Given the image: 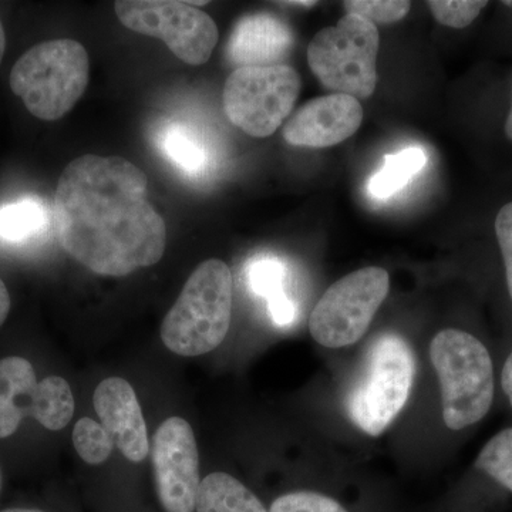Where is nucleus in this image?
<instances>
[{"label":"nucleus","instance_id":"f257e3e1","mask_svg":"<svg viewBox=\"0 0 512 512\" xmlns=\"http://www.w3.org/2000/svg\"><path fill=\"white\" fill-rule=\"evenodd\" d=\"M53 218L64 251L97 275L156 265L167 247V225L150 202L147 175L123 157L86 154L67 164Z\"/></svg>","mask_w":512,"mask_h":512},{"label":"nucleus","instance_id":"f03ea898","mask_svg":"<svg viewBox=\"0 0 512 512\" xmlns=\"http://www.w3.org/2000/svg\"><path fill=\"white\" fill-rule=\"evenodd\" d=\"M439 377L441 414L447 429L461 431L481 423L493 409L497 379L487 345L467 330H440L430 345Z\"/></svg>","mask_w":512,"mask_h":512},{"label":"nucleus","instance_id":"7ed1b4c3","mask_svg":"<svg viewBox=\"0 0 512 512\" xmlns=\"http://www.w3.org/2000/svg\"><path fill=\"white\" fill-rule=\"evenodd\" d=\"M232 286L231 269L221 259L198 265L161 325L165 348L187 357L217 349L231 325Z\"/></svg>","mask_w":512,"mask_h":512},{"label":"nucleus","instance_id":"20e7f679","mask_svg":"<svg viewBox=\"0 0 512 512\" xmlns=\"http://www.w3.org/2000/svg\"><path fill=\"white\" fill-rule=\"evenodd\" d=\"M90 80L86 47L55 39L29 49L10 72V89L36 119L56 121L82 99Z\"/></svg>","mask_w":512,"mask_h":512},{"label":"nucleus","instance_id":"39448f33","mask_svg":"<svg viewBox=\"0 0 512 512\" xmlns=\"http://www.w3.org/2000/svg\"><path fill=\"white\" fill-rule=\"evenodd\" d=\"M414 375L416 359L406 339L396 333L379 336L346 396L350 421L367 436H382L409 402Z\"/></svg>","mask_w":512,"mask_h":512},{"label":"nucleus","instance_id":"423d86ee","mask_svg":"<svg viewBox=\"0 0 512 512\" xmlns=\"http://www.w3.org/2000/svg\"><path fill=\"white\" fill-rule=\"evenodd\" d=\"M380 35L376 25L346 15L316 33L308 46V64L316 79L333 93L369 99L376 92Z\"/></svg>","mask_w":512,"mask_h":512},{"label":"nucleus","instance_id":"0eeeda50","mask_svg":"<svg viewBox=\"0 0 512 512\" xmlns=\"http://www.w3.org/2000/svg\"><path fill=\"white\" fill-rule=\"evenodd\" d=\"M301 86V77L288 64L239 67L225 82V114L248 136H272L292 113Z\"/></svg>","mask_w":512,"mask_h":512},{"label":"nucleus","instance_id":"6e6552de","mask_svg":"<svg viewBox=\"0 0 512 512\" xmlns=\"http://www.w3.org/2000/svg\"><path fill=\"white\" fill-rule=\"evenodd\" d=\"M390 278L379 266L357 269L335 282L309 318L312 338L329 349L359 342L389 295Z\"/></svg>","mask_w":512,"mask_h":512},{"label":"nucleus","instance_id":"1a4fd4ad","mask_svg":"<svg viewBox=\"0 0 512 512\" xmlns=\"http://www.w3.org/2000/svg\"><path fill=\"white\" fill-rule=\"evenodd\" d=\"M114 12L124 28L163 40L177 59L191 66L207 63L220 37L214 19L188 2L117 0Z\"/></svg>","mask_w":512,"mask_h":512},{"label":"nucleus","instance_id":"9d476101","mask_svg":"<svg viewBox=\"0 0 512 512\" xmlns=\"http://www.w3.org/2000/svg\"><path fill=\"white\" fill-rule=\"evenodd\" d=\"M154 476L158 500L165 512H192L200 490V456L187 420L170 417L154 434Z\"/></svg>","mask_w":512,"mask_h":512},{"label":"nucleus","instance_id":"9b49d317","mask_svg":"<svg viewBox=\"0 0 512 512\" xmlns=\"http://www.w3.org/2000/svg\"><path fill=\"white\" fill-rule=\"evenodd\" d=\"M365 117L362 104L348 94L332 93L303 104L285 124L282 136L295 147L338 146L359 130Z\"/></svg>","mask_w":512,"mask_h":512},{"label":"nucleus","instance_id":"f8f14e48","mask_svg":"<svg viewBox=\"0 0 512 512\" xmlns=\"http://www.w3.org/2000/svg\"><path fill=\"white\" fill-rule=\"evenodd\" d=\"M93 404L101 426L121 454L131 463L146 460L150 451L147 424L133 386L120 377L103 380L94 392Z\"/></svg>","mask_w":512,"mask_h":512},{"label":"nucleus","instance_id":"ddd939ff","mask_svg":"<svg viewBox=\"0 0 512 512\" xmlns=\"http://www.w3.org/2000/svg\"><path fill=\"white\" fill-rule=\"evenodd\" d=\"M295 37L291 28L271 13H254L239 19L227 45L232 66L262 67L282 64L291 52Z\"/></svg>","mask_w":512,"mask_h":512},{"label":"nucleus","instance_id":"4468645a","mask_svg":"<svg viewBox=\"0 0 512 512\" xmlns=\"http://www.w3.org/2000/svg\"><path fill=\"white\" fill-rule=\"evenodd\" d=\"M37 384L29 360L18 356L0 360V439L12 436L23 417L32 414Z\"/></svg>","mask_w":512,"mask_h":512},{"label":"nucleus","instance_id":"2eb2a0df","mask_svg":"<svg viewBox=\"0 0 512 512\" xmlns=\"http://www.w3.org/2000/svg\"><path fill=\"white\" fill-rule=\"evenodd\" d=\"M197 512H269L259 498L237 478L212 473L201 481Z\"/></svg>","mask_w":512,"mask_h":512},{"label":"nucleus","instance_id":"dca6fc26","mask_svg":"<svg viewBox=\"0 0 512 512\" xmlns=\"http://www.w3.org/2000/svg\"><path fill=\"white\" fill-rule=\"evenodd\" d=\"M74 414V397L69 383L59 376H49L37 384L32 416L47 430L59 431Z\"/></svg>","mask_w":512,"mask_h":512},{"label":"nucleus","instance_id":"f3484780","mask_svg":"<svg viewBox=\"0 0 512 512\" xmlns=\"http://www.w3.org/2000/svg\"><path fill=\"white\" fill-rule=\"evenodd\" d=\"M427 163L426 154L419 147L404 148L384 158L382 170L369 181V192L377 200H386L402 191Z\"/></svg>","mask_w":512,"mask_h":512},{"label":"nucleus","instance_id":"a211bd4d","mask_svg":"<svg viewBox=\"0 0 512 512\" xmlns=\"http://www.w3.org/2000/svg\"><path fill=\"white\" fill-rule=\"evenodd\" d=\"M46 208L36 198L15 202L0 208V238L23 241L45 228Z\"/></svg>","mask_w":512,"mask_h":512},{"label":"nucleus","instance_id":"6ab92c4d","mask_svg":"<svg viewBox=\"0 0 512 512\" xmlns=\"http://www.w3.org/2000/svg\"><path fill=\"white\" fill-rule=\"evenodd\" d=\"M476 468L512 494V427L498 431L485 443L478 454Z\"/></svg>","mask_w":512,"mask_h":512},{"label":"nucleus","instance_id":"aec40b11","mask_svg":"<svg viewBox=\"0 0 512 512\" xmlns=\"http://www.w3.org/2000/svg\"><path fill=\"white\" fill-rule=\"evenodd\" d=\"M163 148L168 158L185 173L195 174L207 163V153L192 131L180 126H171L165 131Z\"/></svg>","mask_w":512,"mask_h":512},{"label":"nucleus","instance_id":"412c9836","mask_svg":"<svg viewBox=\"0 0 512 512\" xmlns=\"http://www.w3.org/2000/svg\"><path fill=\"white\" fill-rule=\"evenodd\" d=\"M73 444L83 461L99 466L110 457L114 443L101 424L90 417H83L74 426Z\"/></svg>","mask_w":512,"mask_h":512},{"label":"nucleus","instance_id":"4be33fe9","mask_svg":"<svg viewBox=\"0 0 512 512\" xmlns=\"http://www.w3.org/2000/svg\"><path fill=\"white\" fill-rule=\"evenodd\" d=\"M412 3L407 0H346L343 9L348 15L360 16L373 25H392L406 18Z\"/></svg>","mask_w":512,"mask_h":512},{"label":"nucleus","instance_id":"5701e85b","mask_svg":"<svg viewBox=\"0 0 512 512\" xmlns=\"http://www.w3.org/2000/svg\"><path fill=\"white\" fill-rule=\"evenodd\" d=\"M434 19L447 28L464 29L480 15L488 2L481 0H430L427 2Z\"/></svg>","mask_w":512,"mask_h":512},{"label":"nucleus","instance_id":"b1692460","mask_svg":"<svg viewBox=\"0 0 512 512\" xmlns=\"http://www.w3.org/2000/svg\"><path fill=\"white\" fill-rule=\"evenodd\" d=\"M285 266L275 258H258L252 262L248 269V282L252 291L259 296H265L271 301L275 296L282 295L284 291Z\"/></svg>","mask_w":512,"mask_h":512},{"label":"nucleus","instance_id":"393cba45","mask_svg":"<svg viewBox=\"0 0 512 512\" xmlns=\"http://www.w3.org/2000/svg\"><path fill=\"white\" fill-rule=\"evenodd\" d=\"M269 512H349L338 501L315 491H295L276 498Z\"/></svg>","mask_w":512,"mask_h":512},{"label":"nucleus","instance_id":"a878e982","mask_svg":"<svg viewBox=\"0 0 512 512\" xmlns=\"http://www.w3.org/2000/svg\"><path fill=\"white\" fill-rule=\"evenodd\" d=\"M495 237L503 256L505 284L512 302V201L505 204L495 218Z\"/></svg>","mask_w":512,"mask_h":512},{"label":"nucleus","instance_id":"bb28decb","mask_svg":"<svg viewBox=\"0 0 512 512\" xmlns=\"http://www.w3.org/2000/svg\"><path fill=\"white\" fill-rule=\"evenodd\" d=\"M269 313L275 325L289 326L295 322L296 306L285 293H282L269 301Z\"/></svg>","mask_w":512,"mask_h":512},{"label":"nucleus","instance_id":"cd10ccee","mask_svg":"<svg viewBox=\"0 0 512 512\" xmlns=\"http://www.w3.org/2000/svg\"><path fill=\"white\" fill-rule=\"evenodd\" d=\"M500 384L505 400L512 410V349L505 357L503 367H501Z\"/></svg>","mask_w":512,"mask_h":512},{"label":"nucleus","instance_id":"c85d7f7f","mask_svg":"<svg viewBox=\"0 0 512 512\" xmlns=\"http://www.w3.org/2000/svg\"><path fill=\"white\" fill-rule=\"evenodd\" d=\"M10 311V296L8 292V288L3 284L2 279H0V326L5 323V320L8 319Z\"/></svg>","mask_w":512,"mask_h":512},{"label":"nucleus","instance_id":"c756f323","mask_svg":"<svg viewBox=\"0 0 512 512\" xmlns=\"http://www.w3.org/2000/svg\"><path fill=\"white\" fill-rule=\"evenodd\" d=\"M279 5L292 6V8L311 9L313 6L318 5V2H315V0H312V2L302 0V2H279Z\"/></svg>","mask_w":512,"mask_h":512},{"label":"nucleus","instance_id":"7c9ffc66","mask_svg":"<svg viewBox=\"0 0 512 512\" xmlns=\"http://www.w3.org/2000/svg\"><path fill=\"white\" fill-rule=\"evenodd\" d=\"M6 52V35L5 29H3L2 20H0V63H2L3 56Z\"/></svg>","mask_w":512,"mask_h":512},{"label":"nucleus","instance_id":"2f4dec72","mask_svg":"<svg viewBox=\"0 0 512 512\" xmlns=\"http://www.w3.org/2000/svg\"><path fill=\"white\" fill-rule=\"evenodd\" d=\"M504 131L505 136L508 137V140L512 141V104L510 113H508L507 121H505Z\"/></svg>","mask_w":512,"mask_h":512},{"label":"nucleus","instance_id":"473e14b6","mask_svg":"<svg viewBox=\"0 0 512 512\" xmlns=\"http://www.w3.org/2000/svg\"><path fill=\"white\" fill-rule=\"evenodd\" d=\"M2 512H43L39 510H25V508H13V510H6Z\"/></svg>","mask_w":512,"mask_h":512},{"label":"nucleus","instance_id":"72a5a7b5","mask_svg":"<svg viewBox=\"0 0 512 512\" xmlns=\"http://www.w3.org/2000/svg\"><path fill=\"white\" fill-rule=\"evenodd\" d=\"M504 5L505 6H510V8H512V2H508V0H507V2H504Z\"/></svg>","mask_w":512,"mask_h":512},{"label":"nucleus","instance_id":"f704fd0d","mask_svg":"<svg viewBox=\"0 0 512 512\" xmlns=\"http://www.w3.org/2000/svg\"><path fill=\"white\" fill-rule=\"evenodd\" d=\"M0 487H2V476H0Z\"/></svg>","mask_w":512,"mask_h":512}]
</instances>
